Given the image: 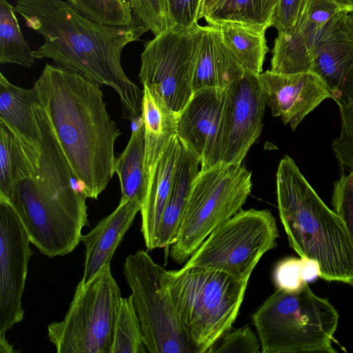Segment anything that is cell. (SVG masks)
<instances>
[{
  "mask_svg": "<svg viewBox=\"0 0 353 353\" xmlns=\"http://www.w3.org/2000/svg\"><path fill=\"white\" fill-rule=\"evenodd\" d=\"M14 8L26 26L44 39L33 50L35 59H52L112 88L119 95L123 118L132 122L141 116L143 90L124 72L121 54L148 31L143 26L97 23L63 0H17Z\"/></svg>",
  "mask_w": 353,
  "mask_h": 353,
  "instance_id": "1",
  "label": "cell"
},
{
  "mask_svg": "<svg viewBox=\"0 0 353 353\" xmlns=\"http://www.w3.org/2000/svg\"><path fill=\"white\" fill-rule=\"evenodd\" d=\"M33 86L80 191L97 199L115 174L114 145L121 134L101 85L74 70L46 63Z\"/></svg>",
  "mask_w": 353,
  "mask_h": 353,
  "instance_id": "2",
  "label": "cell"
},
{
  "mask_svg": "<svg viewBox=\"0 0 353 353\" xmlns=\"http://www.w3.org/2000/svg\"><path fill=\"white\" fill-rule=\"evenodd\" d=\"M37 119L41 152L37 170L7 197L30 242L49 258L65 256L81 241L89 225L86 197L39 105Z\"/></svg>",
  "mask_w": 353,
  "mask_h": 353,
  "instance_id": "3",
  "label": "cell"
},
{
  "mask_svg": "<svg viewBox=\"0 0 353 353\" xmlns=\"http://www.w3.org/2000/svg\"><path fill=\"white\" fill-rule=\"evenodd\" d=\"M276 198L290 247L318 262L320 277L353 285V245L345 223L316 194L288 155L279 162Z\"/></svg>",
  "mask_w": 353,
  "mask_h": 353,
  "instance_id": "4",
  "label": "cell"
},
{
  "mask_svg": "<svg viewBox=\"0 0 353 353\" xmlns=\"http://www.w3.org/2000/svg\"><path fill=\"white\" fill-rule=\"evenodd\" d=\"M194 353H208L236 320L248 281L200 267L162 271Z\"/></svg>",
  "mask_w": 353,
  "mask_h": 353,
  "instance_id": "5",
  "label": "cell"
},
{
  "mask_svg": "<svg viewBox=\"0 0 353 353\" xmlns=\"http://www.w3.org/2000/svg\"><path fill=\"white\" fill-rule=\"evenodd\" d=\"M339 319L334 305L308 283L295 292L276 290L252 316L263 353H337Z\"/></svg>",
  "mask_w": 353,
  "mask_h": 353,
  "instance_id": "6",
  "label": "cell"
},
{
  "mask_svg": "<svg viewBox=\"0 0 353 353\" xmlns=\"http://www.w3.org/2000/svg\"><path fill=\"white\" fill-rule=\"evenodd\" d=\"M252 173L241 164L201 168L193 181L175 242L176 263L188 261L218 226L241 210L252 190Z\"/></svg>",
  "mask_w": 353,
  "mask_h": 353,
  "instance_id": "7",
  "label": "cell"
},
{
  "mask_svg": "<svg viewBox=\"0 0 353 353\" xmlns=\"http://www.w3.org/2000/svg\"><path fill=\"white\" fill-rule=\"evenodd\" d=\"M110 264L102 267L86 285L80 283L65 317L48 326L58 353H110L121 299Z\"/></svg>",
  "mask_w": 353,
  "mask_h": 353,
  "instance_id": "8",
  "label": "cell"
},
{
  "mask_svg": "<svg viewBox=\"0 0 353 353\" xmlns=\"http://www.w3.org/2000/svg\"><path fill=\"white\" fill-rule=\"evenodd\" d=\"M279 236L270 210H241L211 232L183 268H208L249 281L262 256L276 246Z\"/></svg>",
  "mask_w": 353,
  "mask_h": 353,
  "instance_id": "9",
  "label": "cell"
},
{
  "mask_svg": "<svg viewBox=\"0 0 353 353\" xmlns=\"http://www.w3.org/2000/svg\"><path fill=\"white\" fill-rule=\"evenodd\" d=\"M163 270L141 250L128 256L123 263L144 344L150 353H194L163 284Z\"/></svg>",
  "mask_w": 353,
  "mask_h": 353,
  "instance_id": "10",
  "label": "cell"
},
{
  "mask_svg": "<svg viewBox=\"0 0 353 353\" xmlns=\"http://www.w3.org/2000/svg\"><path fill=\"white\" fill-rule=\"evenodd\" d=\"M202 35L198 25L183 30L170 29L144 46L139 78L143 86L179 114L191 99Z\"/></svg>",
  "mask_w": 353,
  "mask_h": 353,
  "instance_id": "11",
  "label": "cell"
},
{
  "mask_svg": "<svg viewBox=\"0 0 353 353\" xmlns=\"http://www.w3.org/2000/svg\"><path fill=\"white\" fill-rule=\"evenodd\" d=\"M28 234L7 197L0 195V352L11 353L6 333L24 316L22 307L28 263Z\"/></svg>",
  "mask_w": 353,
  "mask_h": 353,
  "instance_id": "12",
  "label": "cell"
},
{
  "mask_svg": "<svg viewBox=\"0 0 353 353\" xmlns=\"http://www.w3.org/2000/svg\"><path fill=\"white\" fill-rule=\"evenodd\" d=\"M265 106L257 75L245 72L225 89L219 163L241 164L261 134Z\"/></svg>",
  "mask_w": 353,
  "mask_h": 353,
  "instance_id": "13",
  "label": "cell"
},
{
  "mask_svg": "<svg viewBox=\"0 0 353 353\" xmlns=\"http://www.w3.org/2000/svg\"><path fill=\"white\" fill-rule=\"evenodd\" d=\"M348 12L328 0H311L295 27L288 32L278 34L270 70L281 74L310 71L315 48Z\"/></svg>",
  "mask_w": 353,
  "mask_h": 353,
  "instance_id": "14",
  "label": "cell"
},
{
  "mask_svg": "<svg viewBox=\"0 0 353 353\" xmlns=\"http://www.w3.org/2000/svg\"><path fill=\"white\" fill-rule=\"evenodd\" d=\"M225 90L205 88L194 92L179 114L176 137L196 155L201 168L220 163L221 132Z\"/></svg>",
  "mask_w": 353,
  "mask_h": 353,
  "instance_id": "15",
  "label": "cell"
},
{
  "mask_svg": "<svg viewBox=\"0 0 353 353\" xmlns=\"http://www.w3.org/2000/svg\"><path fill=\"white\" fill-rule=\"evenodd\" d=\"M265 105L274 117L295 130L323 100L330 98L323 81L311 71L281 74L270 70L259 76Z\"/></svg>",
  "mask_w": 353,
  "mask_h": 353,
  "instance_id": "16",
  "label": "cell"
},
{
  "mask_svg": "<svg viewBox=\"0 0 353 353\" xmlns=\"http://www.w3.org/2000/svg\"><path fill=\"white\" fill-rule=\"evenodd\" d=\"M346 14L315 48L310 69L323 81L330 98L339 107L353 101V34Z\"/></svg>",
  "mask_w": 353,
  "mask_h": 353,
  "instance_id": "17",
  "label": "cell"
},
{
  "mask_svg": "<svg viewBox=\"0 0 353 353\" xmlns=\"http://www.w3.org/2000/svg\"><path fill=\"white\" fill-rule=\"evenodd\" d=\"M142 204L137 200L119 202L117 208L101 219L81 241L85 246L83 276L79 282L86 285L103 266L110 264L116 249L141 211Z\"/></svg>",
  "mask_w": 353,
  "mask_h": 353,
  "instance_id": "18",
  "label": "cell"
},
{
  "mask_svg": "<svg viewBox=\"0 0 353 353\" xmlns=\"http://www.w3.org/2000/svg\"><path fill=\"white\" fill-rule=\"evenodd\" d=\"M38 100L34 86L26 89L15 85L0 73V124L10 130L37 158L41 152L37 119Z\"/></svg>",
  "mask_w": 353,
  "mask_h": 353,
  "instance_id": "19",
  "label": "cell"
},
{
  "mask_svg": "<svg viewBox=\"0 0 353 353\" xmlns=\"http://www.w3.org/2000/svg\"><path fill=\"white\" fill-rule=\"evenodd\" d=\"M181 148L180 139L176 136L172 137L149 176L146 196L140 212L141 231L145 246L150 250L157 248L159 228L171 191Z\"/></svg>",
  "mask_w": 353,
  "mask_h": 353,
  "instance_id": "20",
  "label": "cell"
},
{
  "mask_svg": "<svg viewBox=\"0 0 353 353\" xmlns=\"http://www.w3.org/2000/svg\"><path fill=\"white\" fill-rule=\"evenodd\" d=\"M245 73L225 45L216 26H202L193 79L194 92L205 88L225 90Z\"/></svg>",
  "mask_w": 353,
  "mask_h": 353,
  "instance_id": "21",
  "label": "cell"
},
{
  "mask_svg": "<svg viewBox=\"0 0 353 353\" xmlns=\"http://www.w3.org/2000/svg\"><path fill=\"white\" fill-rule=\"evenodd\" d=\"M200 165L199 157L182 144L171 191L159 228L157 248L170 247L176 240L191 185L200 171Z\"/></svg>",
  "mask_w": 353,
  "mask_h": 353,
  "instance_id": "22",
  "label": "cell"
},
{
  "mask_svg": "<svg viewBox=\"0 0 353 353\" xmlns=\"http://www.w3.org/2000/svg\"><path fill=\"white\" fill-rule=\"evenodd\" d=\"M141 117L145 129L144 165L148 179L157 160L176 136L178 115L158 96L143 86Z\"/></svg>",
  "mask_w": 353,
  "mask_h": 353,
  "instance_id": "23",
  "label": "cell"
},
{
  "mask_svg": "<svg viewBox=\"0 0 353 353\" xmlns=\"http://www.w3.org/2000/svg\"><path fill=\"white\" fill-rule=\"evenodd\" d=\"M145 129L141 116L132 121V134L125 150L116 159L121 196L119 202L137 200L143 205L148 185L145 165Z\"/></svg>",
  "mask_w": 353,
  "mask_h": 353,
  "instance_id": "24",
  "label": "cell"
},
{
  "mask_svg": "<svg viewBox=\"0 0 353 353\" xmlns=\"http://www.w3.org/2000/svg\"><path fill=\"white\" fill-rule=\"evenodd\" d=\"M278 0H220L204 17L208 25L234 24L265 30L272 26Z\"/></svg>",
  "mask_w": 353,
  "mask_h": 353,
  "instance_id": "25",
  "label": "cell"
},
{
  "mask_svg": "<svg viewBox=\"0 0 353 353\" xmlns=\"http://www.w3.org/2000/svg\"><path fill=\"white\" fill-rule=\"evenodd\" d=\"M39 160L10 130L0 124V195L9 197L21 181L37 170Z\"/></svg>",
  "mask_w": 353,
  "mask_h": 353,
  "instance_id": "26",
  "label": "cell"
},
{
  "mask_svg": "<svg viewBox=\"0 0 353 353\" xmlns=\"http://www.w3.org/2000/svg\"><path fill=\"white\" fill-rule=\"evenodd\" d=\"M216 27L225 45L244 72L259 76L268 51L265 30L234 24Z\"/></svg>",
  "mask_w": 353,
  "mask_h": 353,
  "instance_id": "27",
  "label": "cell"
},
{
  "mask_svg": "<svg viewBox=\"0 0 353 353\" xmlns=\"http://www.w3.org/2000/svg\"><path fill=\"white\" fill-rule=\"evenodd\" d=\"M14 6L0 0V63L26 68L34 63V57L21 30Z\"/></svg>",
  "mask_w": 353,
  "mask_h": 353,
  "instance_id": "28",
  "label": "cell"
},
{
  "mask_svg": "<svg viewBox=\"0 0 353 353\" xmlns=\"http://www.w3.org/2000/svg\"><path fill=\"white\" fill-rule=\"evenodd\" d=\"M143 342L141 323L131 296L121 298L114 324L110 353H143Z\"/></svg>",
  "mask_w": 353,
  "mask_h": 353,
  "instance_id": "29",
  "label": "cell"
},
{
  "mask_svg": "<svg viewBox=\"0 0 353 353\" xmlns=\"http://www.w3.org/2000/svg\"><path fill=\"white\" fill-rule=\"evenodd\" d=\"M80 14L103 24L129 27L140 24L134 18L128 1L121 0H68Z\"/></svg>",
  "mask_w": 353,
  "mask_h": 353,
  "instance_id": "30",
  "label": "cell"
},
{
  "mask_svg": "<svg viewBox=\"0 0 353 353\" xmlns=\"http://www.w3.org/2000/svg\"><path fill=\"white\" fill-rule=\"evenodd\" d=\"M134 18L154 36L171 29L167 0H129Z\"/></svg>",
  "mask_w": 353,
  "mask_h": 353,
  "instance_id": "31",
  "label": "cell"
},
{
  "mask_svg": "<svg viewBox=\"0 0 353 353\" xmlns=\"http://www.w3.org/2000/svg\"><path fill=\"white\" fill-rule=\"evenodd\" d=\"M339 108L341 128L339 136L332 142V149L343 174L353 170V101Z\"/></svg>",
  "mask_w": 353,
  "mask_h": 353,
  "instance_id": "32",
  "label": "cell"
},
{
  "mask_svg": "<svg viewBox=\"0 0 353 353\" xmlns=\"http://www.w3.org/2000/svg\"><path fill=\"white\" fill-rule=\"evenodd\" d=\"M261 343L252 330L245 325L224 334L208 353H259Z\"/></svg>",
  "mask_w": 353,
  "mask_h": 353,
  "instance_id": "33",
  "label": "cell"
},
{
  "mask_svg": "<svg viewBox=\"0 0 353 353\" xmlns=\"http://www.w3.org/2000/svg\"><path fill=\"white\" fill-rule=\"evenodd\" d=\"M332 205L333 210L345 223L353 245V170L348 172L347 174H343L334 182ZM352 287L353 289V285Z\"/></svg>",
  "mask_w": 353,
  "mask_h": 353,
  "instance_id": "34",
  "label": "cell"
},
{
  "mask_svg": "<svg viewBox=\"0 0 353 353\" xmlns=\"http://www.w3.org/2000/svg\"><path fill=\"white\" fill-rule=\"evenodd\" d=\"M273 280L277 290L287 292L301 290L307 284L303 276V259L288 257L280 261L274 268Z\"/></svg>",
  "mask_w": 353,
  "mask_h": 353,
  "instance_id": "35",
  "label": "cell"
},
{
  "mask_svg": "<svg viewBox=\"0 0 353 353\" xmlns=\"http://www.w3.org/2000/svg\"><path fill=\"white\" fill-rule=\"evenodd\" d=\"M202 0H167L171 29L183 30L198 26Z\"/></svg>",
  "mask_w": 353,
  "mask_h": 353,
  "instance_id": "36",
  "label": "cell"
},
{
  "mask_svg": "<svg viewBox=\"0 0 353 353\" xmlns=\"http://www.w3.org/2000/svg\"><path fill=\"white\" fill-rule=\"evenodd\" d=\"M311 0H278L272 21L278 34L292 30L306 11Z\"/></svg>",
  "mask_w": 353,
  "mask_h": 353,
  "instance_id": "37",
  "label": "cell"
},
{
  "mask_svg": "<svg viewBox=\"0 0 353 353\" xmlns=\"http://www.w3.org/2000/svg\"><path fill=\"white\" fill-rule=\"evenodd\" d=\"M302 259L304 281L308 283L316 280L317 277H320L321 270L318 262L307 258Z\"/></svg>",
  "mask_w": 353,
  "mask_h": 353,
  "instance_id": "38",
  "label": "cell"
},
{
  "mask_svg": "<svg viewBox=\"0 0 353 353\" xmlns=\"http://www.w3.org/2000/svg\"><path fill=\"white\" fill-rule=\"evenodd\" d=\"M220 0H202L199 12V19L204 18Z\"/></svg>",
  "mask_w": 353,
  "mask_h": 353,
  "instance_id": "39",
  "label": "cell"
},
{
  "mask_svg": "<svg viewBox=\"0 0 353 353\" xmlns=\"http://www.w3.org/2000/svg\"><path fill=\"white\" fill-rule=\"evenodd\" d=\"M343 8L349 12H353V3L352 0H328Z\"/></svg>",
  "mask_w": 353,
  "mask_h": 353,
  "instance_id": "40",
  "label": "cell"
},
{
  "mask_svg": "<svg viewBox=\"0 0 353 353\" xmlns=\"http://www.w3.org/2000/svg\"><path fill=\"white\" fill-rule=\"evenodd\" d=\"M345 21L349 30L353 34V12L346 14Z\"/></svg>",
  "mask_w": 353,
  "mask_h": 353,
  "instance_id": "41",
  "label": "cell"
},
{
  "mask_svg": "<svg viewBox=\"0 0 353 353\" xmlns=\"http://www.w3.org/2000/svg\"><path fill=\"white\" fill-rule=\"evenodd\" d=\"M121 1H128L129 2V0H121Z\"/></svg>",
  "mask_w": 353,
  "mask_h": 353,
  "instance_id": "42",
  "label": "cell"
},
{
  "mask_svg": "<svg viewBox=\"0 0 353 353\" xmlns=\"http://www.w3.org/2000/svg\"><path fill=\"white\" fill-rule=\"evenodd\" d=\"M352 3H353V0H352Z\"/></svg>",
  "mask_w": 353,
  "mask_h": 353,
  "instance_id": "43",
  "label": "cell"
}]
</instances>
